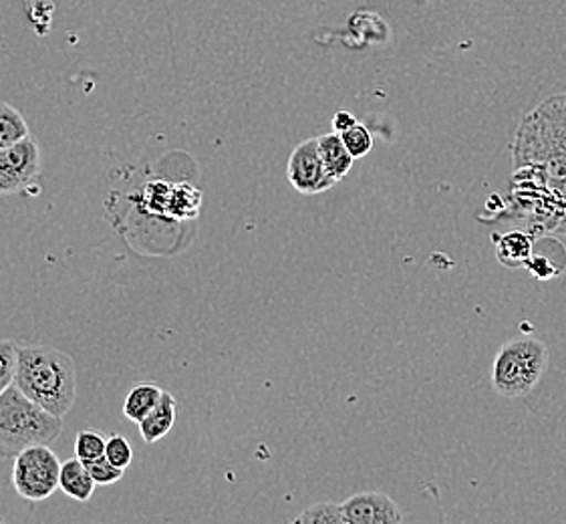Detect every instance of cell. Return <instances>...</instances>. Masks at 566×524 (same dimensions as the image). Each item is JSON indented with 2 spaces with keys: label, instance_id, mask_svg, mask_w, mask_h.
Returning <instances> with one entry per match:
<instances>
[{
  "label": "cell",
  "instance_id": "6da1fadb",
  "mask_svg": "<svg viewBox=\"0 0 566 524\" xmlns=\"http://www.w3.org/2000/svg\"><path fill=\"white\" fill-rule=\"evenodd\" d=\"M14 386L43 410L65 418L77 399V367L49 345H19Z\"/></svg>",
  "mask_w": 566,
  "mask_h": 524
},
{
  "label": "cell",
  "instance_id": "7a4b0ae2",
  "mask_svg": "<svg viewBox=\"0 0 566 524\" xmlns=\"http://www.w3.org/2000/svg\"><path fill=\"white\" fill-rule=\"evenodd\" d=\"M510 149L514 170L566 158V93L546 97L524 115Z\"/></svg>",
  "mask_w": 566,
  "mask_h": 524
},
{
  "label": "cell",
  "instance_id": "3957f363",
  "mask_svg": "<svg viewBox=\"0 0 566 524\" xmlns=\"http://www.w3.org/2000/svg\"><path fill=\"white\" fill-rule=\"evenodd\" d=\"M63 432V418L36 406L12 384L0 394V458H14L27 448L53 444Z\"/></svg>",
  "mask_w": 566,
  "mask_h": 524
},
{
  "label": "cell",
  "instance_id": "277c9868",
  "mask_svg": "<svg viewBox=\"0 0 566 524\" xmlns=\"http://www.w3.org/2000/svg\"><path fill=\"white\" fill-rule=\"evenodd\" d=\"M548 347L536 337H518L500 347L490 384L500 398L521 399L533 394L548 369Z\"/></svg>",
  "mask_w": 566,
  "mask_h": 524
},
{
  "label": "cell",
  "instance_id": "5b68a950",
  "mask_svg": "<svg viewBox=\"0 0 566 524\" xmlns=\"http://www.w3.org/2000/svg\"><path fill=\"white\" fill-rule=\"evenodd\" d=\"M61 460L49 444L31 446L14 457L12 486L17 494L29 502L51 499L61 482Z\"/></svg>",
  "mask_w": 566,
  "mask_h": 524
},
{
  "label": "cell",
  "instance_id": "8992f818",
  "mask_svg": "<svg viewBox=\"0 0 566 524\" xmlns=\"http://www.w3.org/2000/svg\"><path fill=\"white\" fill-rule=\"evenodd\" d=\"M41 176V148L33 137L0 149V196L33 190Z\"/></svg>",
  "mask_w": 566,
  "mask_h": 524
},
{
  "label": "cell",
  "instance_id": "52a82bcc",
  "mask_svg": "<svg viewBox=\"0 0 566 524\" xmlns=\"http://www.w3.org/2000/svg\"><path fill=\"white\" fill-rule=\"evenodd\" d=\"M142 195L148 212L170 220H192L202 208V192L188 184L154 180L146 184Z\"/></svg>",
  "mask_w": 566,
  "mask_h": 524
},
{
  "label": "cell",
  "instance_id": "ba28073f",
  "mask_svg": "<svg viewBox=\"0 0 566 524\" xmlns=\"http://www.w3.org/2000/svg\"><path fill=\"white\" fill-rule=\"evenodd\" d=\"M286 178L298 195L305 196L323 195L337 184L328 176L321 158L318 137H308L293 149L286 164Z\"/></svg>",
  "mask_w": 566,
  "mask_h": 524
},
{
  "label": "cell",
  "instance_id": "9c48e42d",
  "mask_svg": "<svg viewBox=\"0 0 566 524\" xmlns=\"http://www.w3.org/2000/svg\"><path fill=\"white\" fill-rule=\"evenodd\" d=\"M347 524H399L403 514L397 502L384 492H359L340 502Z\"/></svg>",
  "mask_w": 566,
  "mask_h": 524
},
{
  "label": "cell",
  "instance_id": "30bf717a",
  "mask_svg": "<svg viewBox=\"0 0 566 524\" xmlns=\"http://www.w3.org/2000/svg\"><path fill=\"white\" fill-rule=\"evenodd\" d=\"M178 418V404L170 391H164L158 406L149 411L148 416L137 423L139 426V436L146 444H156L161 438H166L171 432L174 423Z\"/></svg>",
  "mask_w": 566,
  "mask_h": 524
},
{
  "label": "cell",
  "instance_id": "8fae6325",
  "mask_svg": "<svg viewBox=\"0 0 566 524\" xmlns=\"http://www.w3.org/2000/svg\"><path fill=\"white\" fill-rule=\"evenodd\" d=\"M534 234L528 230H512L496 239V259L506 269H524L534 251Z\"/></svg>",
  "mask_w": 566,
  "mask_h": 524
},
{
  "label": "cell",
  "instance_id": "7c38bea8",
  "mask_svg": "<svg viewBox=\"0 0 566 524\" xmlns=\"http://www.w3.org/2000/svg\"><path fill=\"white\" fill-rule=\"evenodd\" d=\"M318 149H321V158L325 161L328 176L337 184L340 180H345L349 176V171H352L355 158H353L352 151L345 146L340 134L331 132V134H325V136H318Z\"/></svg>",
  "mask_w": 566,
  "mask_h": 524
},
{
  "label": "cell",
  "instance_id": "4fadbf2b",
  "mask_svg": "<svg viewBox=\"0 0 566 524\" xmlns=\"http://www.w3.org/2000/svg\"><path fill=\"white\" fill-rule=\"evenodd\" d=\"M97 482L91 476L90 468L80 458L65 460L61 464V482L59 489L67 494L73 501L87 502L95 492Z\"/></svg>",
  "mask_w": 566,
  "mask_h": 524
},
{
  "label": "cell",
  "instance_id": "5bb4252c",
  "mask_svg": "<svg viewBox=\"0 0 566 524\" xmlns=\"http://www.w3.org/2000/svg\"><path fill=\"white\" fill-rule=\"evenodd\" d=\"M164 389L154 386V384H139L136 388L129 389L125 396L124 416L129 422L139 423L149 411L158 406Z\"/></svg>",
  "mask_w": 566,
  "mask_h": 524
},
{
  "label": "cell",
  "instance_id": "9a60e30c",
  "mask_svg": "<svg viewBox=\"0 0 566 524\" xmlns=\"http://www.w3.org/2000/svg\"><path fill=\"white\" fill-rule=\"evenodd\" d=\"M31 136L23 114L11 103L0 102V149L14 146Z\"/></svg>",
  "mask_w": 566,
  "mask_h": 524
},
{
  "label": "cell",
  "instance_id": "2e32d148",
  "mask_svg": "<svg viewBox=\"0 0 566 524\" xmlns=\"http://www.w3.org/2000/svg\"><path fill=\"white\" fill-rule=\"evenodd\" d=\"M105 448H107V438L95 430H81L75 438V457L85 464L105 458Z\"/></svg>",
  "mask_w": 566,
  "mask_h": 524
},
{
  "label": "cell",
  "instance_id": "e0dca14e",
  "mask_svg": "<svg viewBox=\"0 0 566 524\" xmlns=\"http://www.w3.org/2000/svg\"><path fill=\"white\" fill-rule=\"evenodd\" d=\"M298 524H347L343 506L337 502H317L295 518Z\"/></svg>",
  "mask_w": 566,
  "mask_h": 524
},
{
  "label": "cell",
  "instance_id": "ac0fdd59",
  "mask_svg": "<svg viewBox=\"0 0 566 524\" xmlns=\"http://www.w3.org/2000/svg\"><path fill=\"white\" fill-rule=\"evenodd\" d=\"M340 137H343L345 146L352 151V156L355 160H361L365 156H369V151L374 149V136H371V132L363 126V124H359V122H357L355 126L349 127L347 132H343Z\"/></svg>",
  "mask_w": 566,
  "mask_h": 524
},
{
  "label": "cell",
  "instance_id": "d6986e66",
  "mask_svg": "<svg viewBox=\"0 0 566 524\" xmlns=\"http://www.w3.org/2000/svg\"><path fill=\"white\" fill-rule=\"evenodd\" d=\"M17 359H19V345L9 339H0V394L14 384Z\"/></svg>",
  "mask_w": 566,
  "mask_h": 524
},
{
  "label": "cell",
  "instance_id": "ffe728a7",
  "mask_svg": "<svg viewBox=\"0 0 566 524\" xmlns=\"http://www.w3.org/2000/svg\"><path fill=\"white\" fill-rule=\"evenodd\" d=\"M524 269L533 274L534 279L551 281V279H555V276H558V274L565 271V264H556V262L553 261V259H548L544 252H538V249H534L531 259L524 264Z\"/></svg>",
  "mask_w": 566,
  "mask_h": 524
},
{
  "label": "cell",
  "instance_id": "44dd1931",
  "mask_svg": "<svg viewBox=\"0 0 566 524\" xmlns=\"http://www.w3.org/2000/svg\"><path fill=\"white\" fill-rule=\"evenodd\" d=\"M105 458L117 468H129L134 462V448L125 440L124 436L114 433L107 438V448H105Z\"/></svg>",
  "mask_w": 566,
  "mask_h": 524
},
{
  "label": "cell",
  "instance_id": "7402d4cb",
  "mask_svg": "<svg viewBox=\"0 0 566 524\" xmlns=\"http://www.w3.org/2000/svg\"><path fill=\"white\" fill-rule=\"evenodd\" d=\"M53 12H55L53 0H27V19L34 29L43 27V33L51 29Z\"/></svg>",
  "mask_w": 566,
  "mask_h": 524
},
{
  "label": "cell",
  "instance_id": "603a6c76",
  "mask_svg": "<svg viewBox=\"0 0 566 524\" xmlns=\"http://www.w3.org/2000/svg\"><path fill=\"white\" fill-rule=\"evenodd\" d=\"M87 468H90L93 480L97 482V486L115 484V482H119V480L124 479L125 474L124 468L115 467L107 458H102V460H97V462H91V464H87Z\"/></svg>",
  "mask_w": 566,
  "mask_h": 524
},
{
  "label": "cell",
  "instance_id": "cb8c5ba5",
  "mask_svg": "<svg viewBox=\"0 0 566 524\" xmlns=\"http://www.w3.org/2000/svg\"><path fill=\"white\" fill-rule=\"evenodd\" d=\"M355 124H357L355 115L349 114V112H339V114H335V117H333V132L343 134V132H347Z\"/></svg>",
  "mask_w": 566,
  "mask_h": 524
},
{
  "label": "cell",
  "instance_id": "d4e9b609",
  "mask_svg": "<svg viewBox=\"0 0 566 524\" xmlns=\"http://www.w3.org/2000/svg\"><path fill=\"white\" fill-rule=\"evenodd\" d=\"M556 190L563 195V198H565L566 202V182L558 184V186H556ZM556 234H565L566 237V212L565 218H563V222H560V224H558V229H556Z\"/></svg>",
  "mask_w": 566,
  "mask_h": 524
}]
</instances>
